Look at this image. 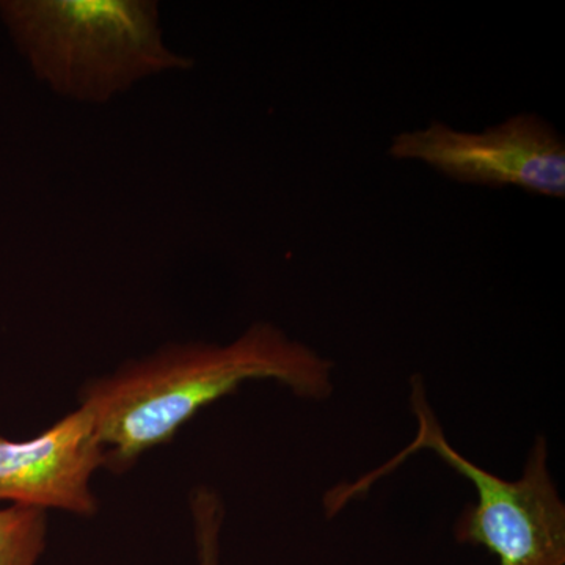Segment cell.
<instances>
[{"label":"cell","mask_w":565,"mask_h":565,"mask_svg":"<svg viewBox=\"0 0 565 565\" xmlns=\"http://www.w3.org/2000/svg\"><path fill=\"white\" fill-rule=\"evenodd\" d=\"M411 405L418 427L414 441L384 467L341 487L344 500L367 492L405 457L430 451L476 490V503L463 509L455 525L459 544L484 546L498 565H565V504L550 471L546 438H535L522 476L508 481L471 462L446 440L423 384H412Z\"/></svg>","instance_id":"3957f363"},{"label":"cell","mask_w":565,"mask_h":565,"mask_svg":"<svg viewBox=\"0 0 565 565\" xmlns=\"http://www.w3.org/2000/svg\"><path fill=\"white\" fill-rule=\"evenodd\" d=\"M44 509L10 505L0 511V565H36L46 548Z\"/></svg>","instance_id":"8992f818"},{"label":"cell","mask_w":565,"mask_h":565,"mask_svg":"<svg viewBox=\"0 0 565 565\" xmlns=\"http://www.w3.org/2000/svg\"><path fill=\"white\" fill-rule=\"evenodd\" d=\"M334 364L267 322L226 345H169L84 386L104 467L125 473L140 456L180 433L207 405L248 381L278 382L300 399L332 396Z\"/></svg>","instance_id":"6da1fadb"},{"label":"cell","mask_w":565,"mask_h":565,"mask_svg":"<svg viewBox=\"0 0 565 565\" xmlns=\"http://www.w3.org/2000/svg\"><path fill=\"white\" fill-rule=\"evenodd\" d=\"M104 467L95 419L85 405L24 441L0 437V501L92 516V476Z\"/></svg>","instance_id":"5b68a950"},{"label":"cell","mask_w":565,"mask_h":565,"mask_svg":"<svg viewBox=\"0 0 565 565\" xmlns=\"http://www.w3.org/2000/svg\"><path fill=\"white\" fill-rule=\"evenodd\" d=\"M390 154L416 159L468 184L519 185L546 196L565 195V147L535 115H519L484 132H459L434 121L394 137Z\"/></svg>","instance_id":"277c9868"},{"label":"cell","mask_w":565,"mask_h":565,"mask_svg":"<svg viewBox=\"0 0 565 565\" xmlns=\"http://www.w3.org/2000/svg\"><path fill=\"white\" fill-rule=\"evenodd\" d=\"M0 14L39 79L77 102L104 103L192 61L163 44L158 3L145 0H6Z\"/></svg>","instance_id":"7a4b0ae2"},{"label":"cell","mask_w":565,"mask_h":565,"mask_svg":"<svg viewBox=\"0 0 565 565\" xmlns=\"http://www.w3.org/2000/svg\"><path fill=\"white\" fill-rule=\"evenodd\" d=\"M222 500L214 490H196L192 497L193 527H195L199 565H218L221 557Z\"/></svg>","instance_id":"52a82bcc"}]
</instances>
